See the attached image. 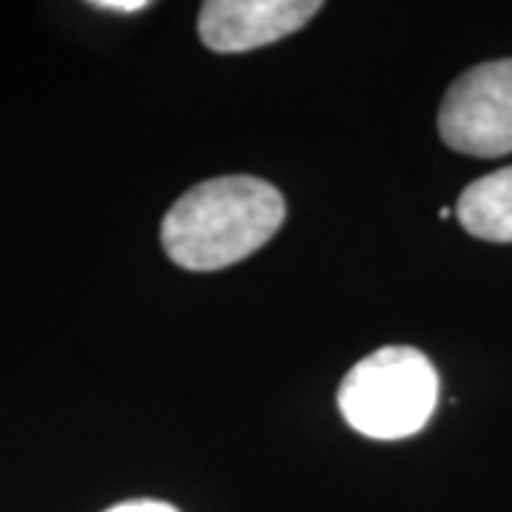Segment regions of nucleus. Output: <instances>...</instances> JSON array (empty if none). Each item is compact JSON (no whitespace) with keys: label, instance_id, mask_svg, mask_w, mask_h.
Wrapping results in <instances>:
<instances>
[{"label":"nucleus","instance_id":"5","mask_svg":"<svg viewBox=\"0 0 512 512\" xmlns=\"http://www.w3.org/2000/svg\"><path fill=\"white\" fill-rule=\"evenodd\" d=\"M467 234L487 242H512V165L464 188L456 205Z\"/></svg>","mask_w":512,"mask_h":512},{"label":"nucleus","instance_id":"3","mask_svg":"<svg viewBox=\"0 0 512 512\" xmlns=\"http://www.w3.org/2000/svg\"><path fill=\"white\" fill-rule=\"evenodd\" d=\"M439 134L470 157L512 154V57L464 72L444 94Z\"/></svg>","mask_w":512,"mask_h":512},{"label":"nucleus","instance_id":"2","mask_svg":"<svg viewBox=\"0 0 512 512\" xmlns=\"http://www.w3.org/2000/svg\"><path fill=\"white\" fill-rule=\"evenodd\" d=\"M439 402V376L416 348L370 353L339 387V410L356 433L376 441L416 436Z\"/></svg>","mask_w":512,"mask_h":512},{"label":"nucleus","instance_id":"6","mask_svg":"<svg viewBox=\"0 0 512 512\" xmlns=\"http://www.w3.org/2000/svg\"><path fill=\"white\" fill-rule=\"evenodd\" d=\"M106 512H180L177 507H171V504H163V501H126V504H117V507H111Z\"/></svg>","mask_w":512,"mask_h":512},{"label":"nucleus","instance_id":"7","mask_svg":"<svg viewBox=\"0 0 512 512\" xmlns=\"http://www.w3.org/2000/svg\"><path fill=\"white\" fill-rule=\"evenodd\" d=\"M94 9H106V12H120V15H134L140 9H146V0H94Z\"/></svg>","mask_w":512,"mask_h":512},{"label":"nucleus","instance_id":"4","mask_svg":"<svg viewBox=\"0 0 512 512\" xmlns=\"http://www.w3.org/2000/svg\"><path fill=\"white\" fill-rule=\"evenodd\" d=\"M319 0H208L200 9V40L220 55L262 49L308 26Z\"/></svg>","mask_w":512,"mask_h":512},{"label":"nucleus","instance_id":"1","mask_svg":"<svg viewBox=\"0 0 512 512\" xmlns=\"http://www.w3.org/2000/svg\"><path fill=\"white\" fill-rule=\"evenodd\" d=\"M285 220L274 185L234 174L194 185L163 220V248L185 271H220L268 245Z\"/></svg>","mask_w":512,"mask_h":512}]
</instances>
